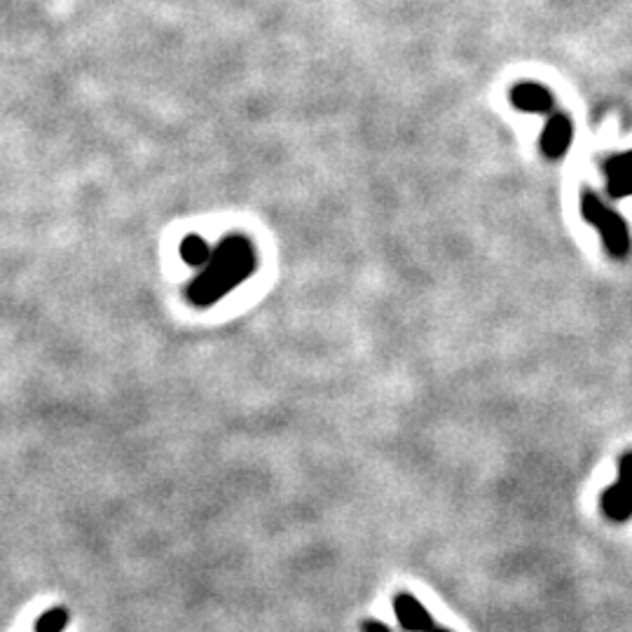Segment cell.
I'll return each instance as SVG.
<instances>
[{
  "label": "cell",
  "mask_w": 632,
  "mask_h": 632,
  "mask_svg": "<svg viewBox=\"0 0 632 632\" xmlns=\"http://www.w3.org/2000/svg\"><path fill=\"white\" fill-rule=\"evenodd\" d=\"M253 270V249L242 237L225 239L211 256L209 265L202 267L195 284L190 288V298L197 305H211L235 288Z\"/></svg>",
  "instance_id": "cell-1"
},
{
  "label": "cell",
  "mask_w": 632,
  "mask_h": 632,
  "mask_svg": "<svg viewBox=\"0 0 632 632\" xmlns=\"http://www.w3.org/2000/svg\"><path fill=\"white\" fill-rule=\"evenodd\" d=\"M581 216L600 232L604 249L614 258H625L630 253V232L628 225L611 206L602 202L595 192L583 190L581 195Z\"/></svg>",
  "instance_id": "cell-2"
},
{
  "label": "cell",
  "mask_w": 632,
  "mask_h": 632,
  "mask_svg": "<svg viewBox=\"0 0 632 632\" xmlns=\"http://www.w3.org/2000/svg\"><path fill=\"white\" fill-rule=\"evenodd\" d=\"M511 103L520 113H534V115H553L555 113V99L551 89H546L539 82H520L511 89Z\"/></svg>",
  "instance_id": "cell-3"
},
{
  "label": "cell",
  "mask_w": 632,
  "mask_h": 632,
  "mask_svg": "<svg viewBox=\"0 0 632 632\" xmlns=\"http://www.w3.org/2000/svg\"><path fill=\"white\" fill-rule=\"evenodd\" d=\"M572 120L562 113H553L551 118L546 120L544 132H541V153L551 160H560L562 155H567L569 146H572Z\"/></svg>",
  "instance_id": "cell-4"
},
{
  "label": "cell",
  "mask_w": 632,
  "mask_h": 632,
  "mask_svg": "<svg viewBox=\"0 0 632 632\" xmlns=\"http://www.w3.org/2000/svg\"><path fill=\"white\" fill-rule=\"evenodd\" d=\"M394 611L405 632H434L436 628L434 618L424 609V604L415 600L410 593H396Z\"/></svg>",
  "instance_id": "cell-5"
},
{
  "label": "cell",
  "mask_w": 632,
  "mask_h": 632,
  "mask_svg": "<svg viewBox=\"0 0 632 632\" xmlns=\"http://www.w3.org/2000/svg\"><path fill=\"white\" fill-rule=\"evenodd\" d=\"M602 171L604 176H607L609 197H632V150L609 157V160L604 162Z\"/></svg>",
  "instance_id": "cell-6"
},
{
  "label": "cell",
  "mask_w": 632,
  "mask_h": 632,
  "mask_svg": "<svg viewBox=\"0 0 632 632\" xmlns=\"http://www.w3.org/2000/svg\"><path fill=\"white\" fill-rule=\"evenodd\" d=\"M602 513L614 522H628L632 518V487H628L621 480L609 485L600 497Z\"/></svg>",
  "instance_id": "cell-7"
},
{
  "label": "cell",
  "mask_w": 632,
  "mask_h": 632,
  "mask_svg": "<svg viewBox=\"0 0 632 632\" xmlns=\"http://www.w3.org/2000/svg\"><path fill=\"white\" fill-rule=\"evenodd\" d=\"M183 258L188 260V263L192 265H209L211 256H214V251H211V246L204 242V239L199 237H188L183 244Z\"/></svg>",
  "instance_id": "cell-8"
},
{
  "label": "cell",
  "mask_w": 632,
  "mask_h": 632,
  "mask_svg": "<svg viewBox=\"0 0 632 632\" xmlns=\"http://www.w3.org/2000/svg\"><path fill=\"white\" fill-rule=\"evenodd\" d=\"M66 621H68V616H66L64 609H52V611H47L43 618H40L36 630L38 632H61L66 628Z\"/></svg>",
  "instance_id": "cell-9"
},
{
  "label": "cell",
  "mask_w": 632,
  "mask_h": 632,
  "mask_svg": "<svg viewBox=\"0 0 632 632\" xmlns=\"http://www.w3.org/2000/svg\"><path fill=\"white\" fill-rule=\"evenodd\" d=\"M618 480L632 487V452L618 459Z\"/></svg>",
  "instance_id": "cell-10"
},
{
  "label": "cell",
  "mask_w": 632,
  "mask_h": 632,
  "mask_svg": "<svg viewBox=\"0 0 632 632\" xmlns=\"http://www.w3.org/2000/svg\"><path fill=\"white\" fill-rule=\"evenodd\" d=\"M363 632H394L389 628V625H384L380 621H373V618H368V621H363Z\"/></svg>",
  "instance_id": "cell-11"
},
{
  "label": "cell",
  "mask_w": 632,
  "mask_h": 632,
  "mask_svg": "<svg viewBox=\"0 0 632 632\" xmlns=\"http://www.w3.org/2000/svg\"><path fill=\"white\" fill-rule=\"evenodd\" d=\"M434 632H452V630H448V628H438V625H436Z\"/></svg>",
  "instance_id": "cell-12"
}]
</instances>
